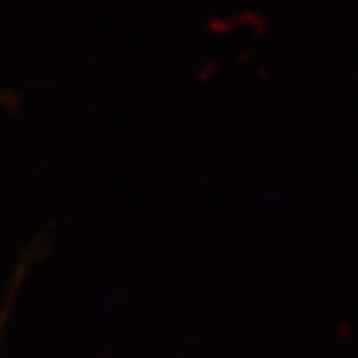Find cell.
Returning a JSON list of instances; mask_svg holds the SVG:
<instances>
[{
	"instance_id": "cell-1",
	"label": "cell",
	"mask_w": 358,
	"mask_h": 358,
	"mask_svg": "<svg viewBox=\"0 0 358 358\" xmlns=\"http://www.w3.org/2000/svg\"><path fill=\"white\" fill-rule=\"evenodd\" d=\"M0 334H3V316H0Z\"/></svg>"
}]
</instances>
